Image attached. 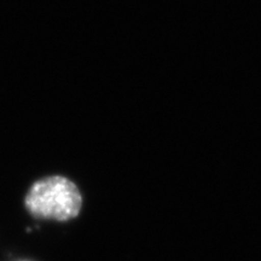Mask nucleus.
<instances>
[{"label":"nucleus","mask_w":261,"mask_h":261,"mask_svg":"<svg viewBox=\"0 0 261 261\" xmlns=\"http://www.w3.org/2000/svg\"><path fill=\"white\" fill-rule=\"evenodd\" d=\"M24 203L27 211L37 219L68 221L79 215L83 196L69 179L52 175L32 185Z\"/></svg>","instance_id":"1"}]
</instances>
